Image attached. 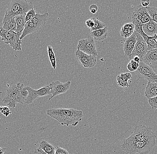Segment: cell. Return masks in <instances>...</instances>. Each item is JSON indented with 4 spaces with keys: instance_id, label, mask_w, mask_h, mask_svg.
<instances>
[{
    "instance_id": "15",
    "label": "cell",
    "mask_w": 157,
    "mask_h": 154,
    "mask_svg": "<svg viewBox=\"0 0 157 154\" xmlns=\"http://www.w3.org/2000/svg\"><path fill=\"white\" fill-rule=\"evenodd\" d=\"M137 41V33L134 32L129 38L125 39L123 49L124 55L128 57L132 53Z\"/></svg>"
},
{
    "instance_id": "6",
    "label": "cell",
    "mask_w": 157,
    "mask_h": 154,
    "mask_svg": "<svg viewBox=\"0 0 157 154\" xmlns=\"http://www.w3.org/2000/svg\"><path fill=\"white\" fill-rule=\"evenodd\" d=\"M21 35V34L14 31H5L0 27V37H2V41H3L6 44H9L14 50H21L22 42L20 40Z\"/></svg>"
},
{
    "instance_id": "19",
    "label": "cell",
    "mask_w": 157,
    "mask_h": 154,
    "mask_svg": "<svg viewBox=\"0 0 157 154\" xmlns=\"http://www.w3.org/2000/svg\"><path fill=\"white\" fill-rule=\"evenodd\" d=\"M90 37H92L95 41H102L107 38L108 35V29L107 27L103 29H101L93 31L90 33Z\"/></svg>"
},
{
    "instance_id": "1",
    "label": "cell",
    "mask_w": 157,
    "mask_h": 154,
    "mask_svg": "<svg viewBox=\"0 0 157 154\" xmlns=\"http://www.w3.org/2000/svg\"><path fill=\"white\" fill-rule=\"evenodd\" d=\"M47 115L56 120L61 125L75 127L82 120L83 117L82 111L73 109H51L47 112Z\"/></svg>"
},
{
    "instance_id": "35",
    "label": "cell",
    "mask_w": 157,
    "mask_h": 154,
    "mask_svg": "<svg viewBox=\"0 0 157 154\" xmlns=\"http://www.w3.org/2000/svg\"><path fill=\"white\" fill-rule=\"evenodd\" d=\"M85 23H86L87 27L89 28V29H90V30L94 27V25H95L94 20H93L92 18H89V19H88V20H86Z\"/></svg>"
},
{
    "instance_id": "22",
    "label": "cell",
    "mask_w": 157,
    "mask_h": 154,
    "mask_svg": "<svg viewBox=\"0 0 157 154\" xmlns=\"http://www.w3.org/2000/svg\"><path fill=\"white\" fill-rule=\"evenodd\" d=\"M25 15H20L15 17L17 24V30L16 33L22 34L24 29L26 21L25 20Z\"/></svg>"
},
{
    "instance_id": "38",
    "label": "cell",
    "mask_w": 157,
    "mask_h": 154,
    "mask_svg": "<svg viewBox=\"0 0 157 154\" xmlns=\"http://www.w3.org/2000/svg\"><path fill=\"white\" fill-rule=\"evenodd\" d=\"M37 151L38 154H47L45 152H44L41 148H39V147L37 149Z\"/></svg>"
},
{
    "instance_id": "12",
    "label": "cell",
    "mask_w": 157,
    "mask_h": 154,
    "mask_svg": "<svg viewBox=\"0 0 157 154\" xmlns=\"http://www.w3.org/2000/svg\"><path fill=\"white\" fill-rule=\"evenodd\" d=\"M71 84V82L70 81L64 83L59 81L52 82L49 85L52 95V96L49 98V100H51L55 96L66 93L70 89Z\"/></svg>"
},
{
    "instance_id": "14",
    "label": "cell",
    "mask_w": 157,
    "mask_h": 154,
    "mask_svg": "<svg viewBox=\"0 0 157 154\" xmlns=\"http://www.w3.org/2000/svg\"><path fill=\"white\" fill-rule=\"evenodd\" d=\"M153 70L157 69V48L148 51L145 56L140 60Z\"/></svg>"
},
{
    "instance_id": "39",
    "label": "cell",
    "mask_w": 157,
    "mask_h": 154,
    "mask_svg": "<svg viewBox=\"0 0 157 154\" xmlns=\"http://www.w3.org/2000/svg\"><path fill=\"white\" fill-rule=\"evenodd\" d=\"M132 60H134V61H136V62H137V63H139L140 62V58H139L138 56H135L133 58V59Z\"/></svg>"
},
{
    "instance_id": "31",
    "label": "cell",
    "mask_w": 157,
    "mask_h": 154,
    "mask_svg": "<svg viewBox=\"0 0 157 154\" xmlns=\"http://www.w3.org/2000/svg\"><path fill=\"white\" fill-rule=\"evenodd\" d=\"M117 84L119 86L121 87H128L129 86L128 82L123 80L120 75L117 77Z\"/></svg>"
},
{
    "instance_id": "2",
    "label": "cell",
    "mask_w": 157,
    "mask_h": 154,
    "mask_svg": "<svg viewBox=\"0 0 157 154\" xmlns=\"http://www.w3.org/2000/svg\"><path fill=\"white\" fill-rule=\"evenodd\" d=\"M28 95L26 87L21 83L11 85L7 89L2 102L10 108H15L17 103L25 105Z\"/></svg>"
},
{
    "instance_id": "10",
    "label": "cell",
    "mask_w": 157,
    "mask_h": 154,
    "mask_svg": "<svg viewBox=\"0 0 157 154\" xmlns=\"http://www.w3.org/2000/svg\"><path fill=\"white\" fill-rule=\"evenodd\" d=\"M137 41L131 55L128 57L129 60H132L135 56H138L142 59L148 52L147 45L144 39L139 34L137 33Z\"/></svg>"
},
{
    "instance_id": "24",
    "label": "cell",
    "mask_w": 157,
    "mask_h": 154,
    "mask_svg": "<svg viewBox=\"0 0 157 154\" xmlns=\"http://www.w3.org/2000/svg\"><path fill=\"white\" fill-rule=\"evenodd\" d=\"M48 57L50 62H51L52 67L54 70H56V56L54 53L52 47L48 45Z\"/></svg>"
},
{
    "instance_id": "9",
    "label": "cell",
    "mask_w": 157,
    "mask_h": 154,
    "mask_svg": "<svg viewBox=\"0 0 157 154\" xmlns=\"http://www.w3.org/2000/svg\"><path fill=\"white\" fill-rule=\"evenodd\" d=\"M28 91V95L25 100V104L29 105L38 98L48 95H52L49 85L45 86L38 90H34L29 86H26Z\"/></svg>"
},
{
    "instance_id": "30",
    "label": "cell",
    "mask_w": 157,
    "mask_h": 154,
    "mask_svg": "<svg viewBox=\"0 0 157 154\" xmlns=\"http://www.w3.org/2000/svg\"><path fill=\"white\" fill-rule=\"evenodd\" d=\"M148 103L152 109H157V96L148 99Z\"/></svg>"
},
{
    "instance_id": "27",
    "label": "cell",
    "mask_w": 157,
    "mask_h": 154,
    "mask_svg": "<svg viewBox=\"0 0 157 154\" xmlns=\"http://www.w3.org/2000/svg\"><path fill=\"white\" fill-rule=\"evenodd\" d=\"M134 32V30H129L126 29L122 27L120 30V34L123 38H125V39L129 38L131 36Z\"/></svg>"
},
{
    "instance_id": "17",
    "label": "cell",
    "mask_w": 157,
    "mask_h": 154,
    "mask_svg": "<svg viewBox=\"0 0 157 154\" xmlns=\"http://www.w3.org/2000/svg\"><path fill=\"white\" fill-rule=\"evenodd\" d=\"M142 30L145 34L149 37H155L157 35V24L151 20L148 23L142 25Z\"/></svg>"
},
{
    "instance_id": "33",
    "label": "cell",
    "mask_w": 157,
    "mask_h": 154,
    "mask_svg": "<svg viewBox=\"0 0 157 154\" xmlns=\"http://www.w3.org/2000/svg\"><path fill=\"white\" fill-rule=\"evenodd\" d=\"M121 77L122 78L123 80L125 81L128 82V80L131 79L132 78V75L130 73H125L121 74L120 75Z\"/></svg>"
},
{
    "instance_id": "13",
    "label": "cell",
    "mask_w": 157,
    "mask_h": 154,
    "mask_svg": "<svg viewBox=\"0 0 157 154\" xmlns=\"http://www.w3.org/2000/svg\"><path fill=\"white\" fill-rule=\"evenodd\" d=\"M76 59L83 67L85 68H93L97 63V57L88 55L77 49L75 53Z\"/></svg>"
},
{
    "instance_id": "4",
    "label": "cell",
    "mask_w": 157,
    "mask_h": 154,
    "mask_svg": "<svg viewBox=\"0 0 157 154\" xmlns=\"http://www.w3.org/2000/svg\"><path fill=\"white\" fill-rule=\"evenodd\" d=\"M34 9L31 2L25 0H12L8 4L4 17H15L26 13Z\"/></svg>"
},
{
    "instance_id": "37",
    "label": "cell",
    "mask_w": 157,
    "mask_h": 154,
    "mask_svg": "<svg viewBox=\"0 0 157 154\" xmlns=\"http://www.w3.org/2000/svg\"><path fill=\"white\" fill-rule=\"evenodd\" d=\"M141 2V5L144 7H147L150 4V1L149 0H142Z\"/></svg>"
},
{
    "instance_id": "7",
    "label": "cell",
    "mask_w": 157,
    "mask_h": 154,
    "mask_svg": "<svg viewBox=\"0 0 157 154\" xmlns=\"http://www.w3.org/2000/svg\"><path fill=\"white\" fill-rule=\"evenodd\" d=\"M77 49L88 55L98 56V52L95 40L90 36L78 41Z\"/></svg>"
},
{
    "instance_id": "25",
    "label": "cell",
    "mask_w": 157,
    "mask_h": 154,
    "mask_svg": "<svg viewBox=\"0 0 157 154\" xmlns=\"http://www.w3.org/2000/svg\"><path fill=\"white\" fill-rule=\"evenodd\" d=\"M92 18H93V20H94L95 25H94V27L92 29H91V32L101 30V29H103L106 27L105 24L103 23L102 21H101V20H99L98 18L93 17H92Z\"/></svg>"
},
{
    "instance_id": "8",
    "label": "cell",
    "mask_w": 157,
    "mask_h": 154,
    "mask_svg": "<svg viewBox=\"0 0 157 154\" xmlns=\"http://www.w3.org/2000/svg\"><path fill=\"white\" fill-rule=\"evenodd\" d=\"M136 73L141 78L147 80L150 82L157 83V74L154 70L142 61H140Z\"/></svg>"
},
{
    "instance_id": "23",
    "label": "cell",
    "mask_w": 157,
    "mask_h": 154,
    "mask_svg": "<svg viewBox=\"0 0 157 154\" xmlns=\"http://www.w3.org/2000/svg\"><path fill=\"white\" fill-rule=\"evenodd\" d=\"M39 148H41L47 154H55L56 149L52 144L45 140L41 141L39 144Z\"/></svg>"
},
{
    "instance_id": "3",
    "label": "cell",
    "mask_w": 157,
    "mask_h": 154,
    "mask_svg": "<svg viewBox=\"0 0 157 154\" xmlns=\"http://www.w3.org/2000/svg\"><path fill=\"white\" fill-rule=\"evenodd\" d=\"M156 144V141L142 142L129 138L124 139L121 144L123 151L128 154H148Z\"/></svg>"
},
{
    "instance_id": "5",
    "label": "cell",
    "mask_w": 157,
    "mask_h": 154,
    "mask_svg": "<svg viewBox=\"0 0 157 154\" xmlns=\"http://www.w3.org/2000/svg\"><path fill=\"white\" fill-rule=\"evenodd\" d=\"M128 138L142 142L156 141V135L152 131L151 128L144 125L136 126Z\"/></svg>"
},
{
    "instance_id": "28",
    "label": "cell",
    "mask_w": 157,
    "mask_h": 154,
    "mask_svg": "<svg viewBox=\"0 0 157 154\" xmlns=\"http://www.w3.org/2000/svg\"><path fill=\"white\" fill-rule=\"evenodd\" d=\"M139 66V63L136 62L134 60H130L128 64L127 68L128 71L131 72H134L137 71Z\"/></svg>"
},
{
    "instance_id": "11",
    "label": "cell",
    "mask_w": 157,
    "mask_h": 154,
    "mask_svg": "<svg viewBox=\"0 0 157 154\" xmlns=\"http://www.w3.org/2000/svg\"><path fill=\"white\" fill-rule=\"evenodd\" d=\"M132 20H135L143 25L151 20V18L147 8L140 5L136 7L132 13Z\"/></svg>"
},
{
    "instance_id": "20",
    "label": "cell",
    "mask_w": 157,
    "mask_h": 154,
    "mask_svg": "<svg viewBox=\"0 0 157 154\" xmlns=\"http://www.w3.org/2000/svg\"><path fill=\"white\" fill-rule=\"evenodd\" d=\"M145 96L148 99L157 96V83L148 82L146 88Z\"/></svg>"
},
{
    "instance_id": "21",
    "label": "cell",
    "mask_w": 157,
    "mask_h": 154,
    "mask_svg": "<svg viewBox=\"0 0 157 154\" xmlns=\"http://www.w3.org/2000/svg\"><path fill=\"white\" fill-rule=\"evenodd\" d=\"M37 32H38V31L34 27V24H33L32 20H29V21L25 23L24 30H23L20 37V40L23 39L25 36H27L28 35L34 34Z\"/></svg>"
},
{
    "instance_id": "16",
    "label": "cell",
    "mask_w": 157,
    "mask_h": 154,
    "mask_svg": "<svg viewBox=\"0 0 157 154\" xmlns=\"http://www.w3.org/2000/svg\"><path fill=\"white\" fill-rule=\"evenodd\" d=\"M48 16L49 13H45L44 14L37 13L35 17L31 20L34 27L38 32L46 25Z\"/></svg>"
},
{
    "instance_id": "36",
    "label": "cell",
    "mask_w": 157,
    "mask_h": 154,
    "mask_svg": "<svg viewBox=\"0 0 157 154\" xmlns=\"http://www.w3.org/2000/svg\"><path fill=\"white\" fill-rule=\"evenodd\" d=\"M89 11L92 14H95L98 11V6L96 4H92L89 7Z\"/></svg>"
},
{
    "instance_id": "40",
    "label": "cell",
    "mask_w": 157,
    "mask_h": 154,
    "mask_svg": "<svg viewBox=\"0 0 157 154\" xmlns=\"http://www.w3.org/2000/svg\"><path fill=\"white\" fill-rule=\"evenodd\" d=\"M5 150H6V149L0 148V154H4Z\"/></svg>"
},
{
    "instance_id": "32",
    "label": "cell",
    "mask_w": 157,
    "mask_h": 154,
    "mask_svg": "<svg viewBox=\"0 0 157 154\" xmlns=\"http://www.w3.org/2000/svg\"><path fill=\"white\" fill-rule=\"evenodd\" d=\"M0 112L2 114L4 115L6 117L9 116L11 112L10 111L9 108L7 107H3V106H0Z\"/></svg>"
},
{
    "instance_id": "29",
    "label": "cell",
    "mask_w": 157,
    "mask_h": 154,
    "mask_svg": "<svg viewBox=\"0 0 157 154\" xmlns=\"http://www.w3.org/2000/svg\"><path fill=\"white\" fill-rule=\"evenodd\" d=\"M36 14V12L34 8L29 10L25 15V20L26 22L32 20L34 17H35Z\"/></svg>"
},
{
    "instance_id": "26",
    "label": "cell",
    "mask_w": 157,
    "mask_h": 154,
    "mask_svg": "<svg viewBox=\"0 0 157 154\" xmlns=\"http://www.w3.org/2000/svg\"><path fill=\"white\" fill-rule=\"evenodd\" d=\"M147 8L151 20L157 24V8L154 7H147Z\"/></svg>"
},
{
    "instance_id": "18",
    "label": "cell",
    "mask_w": 157,
    "mask_h": 154,
    "mask_svg": "<svg viewBox=\"0 0 157 154\" xmlns=\"http://www.w3.org/2000/svg\"><path fill=\"white\" fill-rule=\"evenodd\" d=\"M2 28L5 31L15 32L17 30V24L15 17H4L3 20Z\"/></svg>"
},
{
    "instance_id": "34",
    "label": "cell",
    "mask_w": 157,
    "mask_h": 154,
    "mask_svg": "<svg viewBox=\"0 0 157 154\" xmlns=\"http://www.w3.org/2000/svg\"><path fill=\"white\" fill-rule=\"evenodd\" d=\"M55 154H69V153L67 150L58 146L56 149V152Z\"/></svg>"
}]
</instances>
